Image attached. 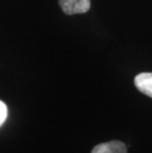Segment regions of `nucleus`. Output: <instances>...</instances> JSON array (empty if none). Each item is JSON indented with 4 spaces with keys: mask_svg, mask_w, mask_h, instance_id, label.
<instances>
[{
    "mask_svg": "<svg viewBox=\"0 0 152 153\" xmlns=\"http://www.w3.org/2000/svg\"><path fill=\"white\" fill-rule=\"evenodd\" d=\"M134 85L142 94L152 98V72H142L134 77Z\"/></svg>",
    "mask_w": 152,
    "mask_h": 153,
    "instance_id": "obj_3",
    "label": "nucleus"
},
{
    "mask_svg": "<svg viewBox=\"0 0 152 153\" xmlns=\"http://www.w3.org/2000/svg\"><path fill=\"white\" fill-rule=\"evenodd\" d=\"M61 10L66 15L83 14L91 7L90 0H59Z\"/></svg>",
    "mask_w": 152,
    "mask_h": 153,
    "instance_id": "obj_1",
    "label": "nucleus"
},
{
    "mask_svg": "<svg viewBox=\"0 0 152 153\" xmlns=\"http://www.w3.org/2000/svg\"><path fill=\"white\" fill-rule=\"evenodd\" d=\"M91 153H128V151L127 146L122 141L112 140L96 145Z\"/></svg>",
    "mask_w": 152,
    "mask_h": 153,
    "instance_id": "obj_2",
    "label": "nucleus"
},
{
    "mask_svg": "<svg viewBox=\"0 0 152 153\" xmlns=\"http://www.w3.org/2000/svg\"><path fill=\"white\" fill-rule=\"evenodd\" d=\"M7 106L4 102H2L0 100V126H1L4 122L6 120V118H7Z\"/></svg>",
    "mask_w": 152,
    "mask_h": 153,
    "instance_id": "obj_4",
    "label": "nucleus"
}]
</instances>
